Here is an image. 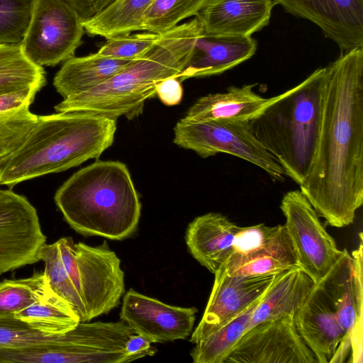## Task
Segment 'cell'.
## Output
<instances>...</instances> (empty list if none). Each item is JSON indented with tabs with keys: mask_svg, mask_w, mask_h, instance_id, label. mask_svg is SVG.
Masks as SVG:
<instances>
[{
	"mask_svg": "<svg viewBox=\"0 0 363 363\" xmlns=\"http://www.w3.org/2000/svg\"><path fill=\"white\" fill-rule=\"evenodd\" d=\"M174 144L201 157L228 153L257 166L274 181H284L283 168L255 137L249 121L190 122L182 118L174 126Z\"/></svg>",
	"mask_w": 363,
	"mask_h": 363,
	"instance_id": "obj_7",
	"label": "cell"
},
{
	"mask_svg": "<svg viewBox=\"0 0 363 363\" xmlns=\"http://www.w3.org/2000/svg\"><path fill=\"white\" fill-rule=\"evenodd\" d=\"M255 84L231 86L222 93L197 99L182 118L190 122L214 120L250 121L258 116L278 96L264 98L253 90Z\"/></svg>",
	"mask_w": 363,
	"mask_h": 363,
	"instance_id": "obj_21",
	"label": "cell"
},
{
	"mask_svg": "<svg viewBox=\"0 0 363 363\" xmlns=\"http://www.w3.org/2000/svg\"><path fill=\"white\" fill-rule=\"evenodd\" d=\"M45 243L36 208L25 196L0 189V275L40 261Z\"/></svg>",
	"mask_w": 363,
	"mask_h": 363,
	"instance_id": "obj_11",
	"label": "cell"
},
{
	"mask_svg": "<svg viewBox=\"0 0 363 363\" xmlns=\"http://www.w3.org/2000/svg\"><path fill=\"white\" fill-rule=\"evenodd\" d=\"M155 93L164 105L175 106L182 99L183 88L177 77H169L155 84Z\"/></svg>",
	"mask_w": 363,
	"mask_h": 363,
	"instance_id": "obj_34",
	"label": "cell"
},
{
	"mask_svg": "<svg viewBox=\"0 0 363 363\" xmlns=\"http://www.w3.org/2000/svg\"><path fill=\"white\" fill-rule=\"evenodd\" d=\"M46 83L43 67L30 61L20 44H0V95L23 89H41Z\"/></svg>",
	"mask_w": 363,
	"mask_h": 363,
	"instance_id": "obj_26",
	"label": "cell"
},
{
	"mask_svg": "<svg viewBox=\"0 0 363 363\" xmlns=\"http://www.w3.org/2000/svg\"><path fill=\"white\" fill-rule=\"evenodd\" d=\"M40 89L30 88L0 95V113L30 106Z\"/></svg>",
	"mask_w": 363,
	"mask_h": 363,
	"instance_id": "obj_35",
	"label": "cell"
},
{
	"mask_svg": "<svg viewBox=\"0 0 363 363\" xmlns=\"http://www.w3.org/2000/svg\"><path fill=\"white\" fill-rule=\"evenodd\" d=\"M116 119L84 111L38 116L17 151L0 167V185L13 187L99 158L112 145Z\"/></svg>",
	"mask_w": 363,
	"mask_h": 363,
	"instance_id": "obj_3",
	"label": "cell"
},
{
	"mask_svg": "<svg viewBox=\"0 0 363 363\" xmlns=\"http://www.w3.org/2000/svg\"><path fill=\"white\" fill-rule=\"evenodd\" d=\"M287 13L309 20L342 50L363 47V0H274Z\"/></svg>",
	"mask_w": 363,
	"mask_h": 363,
	"instance_id": "obj_15",
	"label": "cell"
},
{
	"mask_svg": "<svg viewBox=\"0 0 363 363\" xmlns=\"http://www.w3.org/2000/svg\"><path fill=\"white\" fill-rule=\"evenodd\" d=\"M37 118L30 106L0 113V167L23 143Z\"/></svg>",
	"mask_w": 363,
	"mask_h": 363,
	"instance_id": "obj_31",
	"label": "cell"
},
{
	"mask_svg": "<svg viewBox=\"0 0 363 363\" xmlns=\"http://www.w3.org/2000/svg\"><path fill=\"white\" fill-rule=\"evenodd\" d=\"M50 289L43 272L0 281V315L15 314L36 301Z\"/></svg>",
	"mask_w": 363,
	"mask_h": 363,
	"instance_id": "obj_29",
	"label": "cell"
},
{
	"mask_svg": "<svg viewBox=\"0 0 363 363\" xmlns=\"http://www.w3.org/2000/svg\"><path fill=\"white\" fill-rule=\"evenodd\" d=\"M161 33L145 31L107 39L97 52L116 59L134 60L146 53L160 39Z\"/></svg>",
	"mask_w": 363,
	"mask_h": 363,
	"instance_id": "obj_33",
	"label": "cell"
},
{
	"mask_svg": "<svg viewBox=\"0 0 363 363\" xmlns=\"http://www.w3.org/2000/svg\"><path fill=\"white\" fill-rule=\"evenodd\" d=\"M325 291L345 333L340 343L351 348L353 363H362V317L358 314L353 258L344 249L328 272L318 281Z\"/></svg>",
	"mask_w": 363,
	"mask_h": 363,
	"instance_id": "obj_17",
	"label": "cell"
},
{
	"mask_svg": "<svg viewBox=\"0 0 363 363\" xmlns=\"http://www.w3.org/2000/svg\"><path fill=\"white\" fill-rule=\"evenodd\" d=\"M272 0H208L195 17L204 35L251 36L267 26Z\"/></svg>",
	"mask_w": 363,
	"mask_h": 363,
	"instance_id": "obj_18",
	"label": "cell"
},
{
	"mask_svg": "<svg viewBox=\"0 0 363 363\" xmlns=\"http://www.w3.org/2000/svg\"><path fill=\"white\" fill-rule=\"evenodd\" d=\"M240 228L220 213L199 216L186 230L188 250L199 263L215 274L230 256Z\"/></svg>",
	"mask_w": 363,
	"mask_h": 363,
	"instance_id": "obj_20",
	"label": "cell"
},
{
	"mask_svg": "<svg viewBox=\"0 0 363 363\" xmlns=\"http://www.w3.org/2000/svg\"><path fill=\"white\" fill-rule=\"evenodd\" d=\"M203 33L196 17L177 25L161 33L146 53L114 76L88 91L63 99L55 110L91 112L116 119L139 116L145 101L156 95L158 82L179 77Z\"/></svg>",
	"mask_w": 363,
	"mask_h": 363,
	"instance_id": "obj_2",
	"label": "cell"
},
{
	"mask_svg": "<svg viewBox=\"0 0 363 363\" xmlns=\"http://www.w3.org/2000/svg\"><path fill=\"white\" fill-rule=\"evenodd\" d=\"M122 301L121 320L151 343L185 340L192 333L198 311L195 307L168 305L133 289Z\"/></svg>",
	"mask_w": 363,
	"mask_h": 363,
	"instance_id": "obj_14",
	"label": "cell"
},
{
	"mask_svg": "<svg viewBox=\"0 0 363 363\" xmlns=\"http://www.w3.org/2000/svg\"><path fill=\"white\" fill-rule=\"evenodd\" d=\"M14 315L29 326L49 335H60L80 322L72 306L52 289Z\"/></svg>",
	"mask_w": 363,
	"mask_h": 363,
	"instance_id": "obj_24",
	"label": "cell"
},
{
	"mask_svg": "<svg viewBox=\"0 0 363 363\" xmlns=\"http://www.w3.org/2000/svg\"><path fill=\"white\" fill-rule=\"evenodd\" d=\"M155 0H116L94 18L83 23L92 35L110 39L143 30L144 16Z\"/></svg>",
	"mask_w": 363,
	"mask_h": 363,
	"instance_id": "obj_25",
	"label": "cell"
},
{
	"mask_svg": "<svg viewBox=\"0 0 363 363\" xmlns=\"http://www.w3.org/2000/svg\"><path fill=\"white\" fill-rule=\"evenodd\" d=\"M257 48L252 36H212L198 38L191 56L178 79L217 75L252 57Z\"/></svg>",
	"mask_w": 363,
	"mask_h": 363,
	"instance_id": "obj_19",
	"label": "cell"
},
{
	"mask_svg": "<svg viewBox=\"0 0 363 363\" xmlns=\"http://www.w3.org/2000/svg\"><path fill=\"white\" fill-rule=\"evenodd\" d=\"M77 11L83 23L90 21L116 0H65Z\"/></svg>",
	"mask_w": 363,
	"mask_h": 363,
	"instance_id": "obj_36",
	"label": "cell"
},
{
	"mask_svg": "<svg viewBox=\"0 0 363 363\" xmlns=\"http://www.w3.org/2000/svg\"><path fill=\"white\" fill-rule=\"evenodd\" d=\"M280 208L298 264L317 283L328 272L341 250L300 190L288 191L282 198Z\"/></svg>",
	"mask_w": 363,
	"mask_h": 363,
	"instance_id": "obj_9",
	"label": "cell"
},
{
	"mask_svg": "<svg viewBox=\"0 0 363 363\" xmlns=\"http://www.w3.org/2000/svg\"><path fill=\"white\" fill-rule=\"evenodd\" d=\"M84 32L81 18L65 0H34L20 45L33 63L53 67L74 56Z\"/></svg>",
	"mask_w": 363,
	"mask_h": 363,
	"instance_id": "obj_8",
	"label": "cell"
},
{
	"mask_svg": "<svg viewBox=\"0 0 363 363\" xmlns=\"http://www.w3.org/2000/svg\"><path fill=\"white\" fill-rule=\"evenodd\" d=\"M60 256L82 302L87 321L118 306L125 293L121 260L106 241L92 247L71 237L57 241Z\"/></svg>",
	"mask_w": 363,
	"mask_h": 363,
	"instance_id": "obj_6",
	"label": "cell"
},
{
	"mask_svg": "<svg viewBox=\"0 0 363 363\" xmlns=\"http://www.w3.org/2000/svg\"><path fill=\"white\" fill-rule=\"evenodd\" d=\"M314 284L312 278L299 266L277 274L254 309L248 330L264 320L294 317Z\"/></svg>",
	"mask_w": 363,
	"mask_h": 363,
	"instance_id": "obj_22",
	"label": "cell"
},
{
	"mask_svg": "<svg viewBox=\"0 0 363 363\" xmlns=\"http://www.w3.org/2000/svg\"><path fill=\"white\" fill-rule=\"evenodd\" d=\"M125 351L132 361L154 355L157 350L151 342L141 335L134 333L130 335L125 344Z\"/></svg>",
	"mask_w": 363,
	"mask_h": 363,
	"instance_id": "obj_37",
	"label": "cell"
},
{
	"mask_svg": "<svg viewBox=\"0 0 363 363\" xmlns=\"http://www.w3.org/2000/svg\"><path fill=\"white\" fill-rule=\"evenodd\" d=\"M327 79V67L315 69L249 121L255 137L298 185L317 148Z\"/></svg>",
	"mask_w": 363,
	"mask_h": 363,
	"instance_id": "obj_5",
	"label": "cell"
},
{
	"mask_svg": "<svg viewBox=\"0 0 363 363\" xmlns=\"http://www.w3.org/2000/svg\"><path fill=\"white\" fill-rule=\"evenodd\" d=\"M133 61L104 56L98 52L84 57L74 56L64 62L55 75L53 86L65 99L101 84Z\"/></svg>",
	"mask_w": 363,
	"mask_h": 363,
	"instance_id": "obj_23",
	"label": "cell"
},
{
	"mask_svg": "<svg viewBox=\"0 0 363 363\" xmlns=\"http://www.w3.org/2000/svg\"><path fill=\"white\" fill-rule=\"evenodd\" d=\"M294 323L318 363H330L345 333L332 301L318 282L295 313Z\"/></svg>",
	"mask_w": 363,
	"mask_h": 363,
	"instance_id": "obj_16",
	"label": "cell"
},
{
	"mask_svg": "<svg viewBox=\"0 0 363 363\" xmlns=\"http://www.w3.org/2000/svg\"><path fill=\"white\" fill-rule=\"evenodd\" d=\"M296 266V255L285 225L260 223L240 226L232 252L220 269L229 276H241L278 274Z\"/></svg>",
	"mask_w": 363,
	"mask_h": 363,
	"instance_id": "obj_10",
	"label": "cell"
},
{
	"mask_svg": "<svg viewBox=\"0 0 363 363\" xmlns=\"http://www.w3.org/2000/svg\"><path fill=\"white\" fill-rule=\"evenodd\" d=\"M208 0H155L143 20V30L162 33L196 16Z\"/></svg>",
	"mask_w": 363,
	"mask_h": 363,
	"instance_id": "obj_30",
	"label": "cell"
},
{
	"mask_svg": "<svg viewBox=\"0 0 363 363\" xmlns=\"http://www.w3.org/2000/svg\"><path fill=\"white\" fill-rule=\"evenodd\" d=\"M38 257L44 264L43 272L51 289L72 306L80 322H87L84 306L65 268L57 242L45 243L39 251Z\"/></svg>",
	"mask_w": 363,
	"mask_h": 363,
	"instance_id": "obj_28",
	"label": "cell"
},
{
	"mask_svg": "<svg viewBox=\"0 0 363 363\" xmlns=\"http://www.w3.org/2000/svg\"><path fill=\"white\" fill-rule=\"evenodd\" d=\"M54 200L77 233L121 240L138 225L141 203L127 166L96 161L80 169L57 190Z\"/></svg>",
	"mask_w": 363,
	"mask_h": 363,
	"instance_id": "obj_4",
	"label": "cell"
},
{
	"mask_svg": "<svg viewBox=\"0 0 363 363\" xmlns=\"http://www.w3.org/2000/svg\"><path fill=\"white\" fill-rule=\"evenodd\" d=\"M199 323L191 333L196 344L247 309L264 295L277 274L229 276L219 269Z\"/></svg>",
	"mask_w": 363,
	"mask_h": 363,
	"instance_id": "obj_13",
	"label": "cell"
},
{
	"mask_svg": "<svg viewBox=\"0 0 363 363\" xmlns=\"http://www.w3.org/2000/svg\"><path fill=\"white\" fill-rule=\"evenodd\" d=\"M230 362L318 363L292 316L264 320L247 330L225 361Z\"/></svg>",
	"mask_w": 363,
	"mask_h": 363,
	"instance_id": "obj_12",
	"label": "cell"
},
{
	"mask_svg": "<svg viewBox=\"0 0 363 363\" xmlns=\"http://www.w3.org/2000/svg\"><path fill=\"white\" fill-rule=\"evenodd\" d=\"M321 126L301 193L329 225L353 223L363 203V47L328 67Z\"/></svg>",
	"mask_w": 363,
	"mask_h": 363,
	"instance_id": "obj_1",
	"label": "cell"
},
{
	"mask_svg": "<svg viewBox=\"0 0 363 363\" xmlns=\"http://www.w3.org/2000/svg\"><path fill=\"white\" fill-rule=\"evenodd\" d=\"M34 0H0V44H20L28 27Z\"/></svg>",
	"mask_w": 363,
	"mask_h": 363,
	"instance_id": "obj_32",
	"label": "cell"
},
{
	"mask_svg": "<svg viewBox=\"0 0 363 363\" xmlns=\"http://www.w3.org/2000/svg\"><path fill=\"white\" fill-rule=\"evenodd\" d=\"M262 296L223 327L196 342L190 352L193 362L225 363L232 350L248 330L252 312Z\"/></svg>",
	"mask_w": 363,
	"mask_h": 363,
	"instance_id": "obj_27",
	"label": "cell"
}]
</instances>
